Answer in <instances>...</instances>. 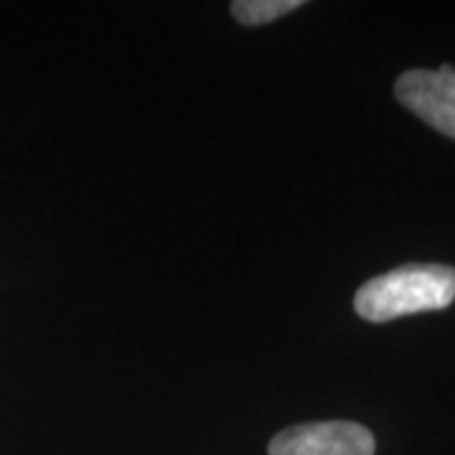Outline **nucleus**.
<instances>
[{
	"mask_svg": "<svg viewBox=\"0 0 455 455\" xmlns=\"http://www.w3.org/2000/svg\"><path fill=\"white\" fill-rule=\"evenodd\" d=\"M455 301V268L443 263H407L370 278L355 296L367 322H392L420 311L448 309Z\"/></svg>",
	"mask_w": 455,
	"mask_h": 455,
	"instance_id": "obj_1",
	"label": "nucleus"
},
{
	"mask_svg": "<svg viewBox=\"0 0 455 455\" xmlns=\"http://www.w3.org/2000/svg\"><path fill=\"white\" fill-rule=\"evenodd\" d=\"M395 97L433 130L455 140V68H410L395 82Z\"/></svg>",
	"mask_w": 455,
	"mask_h": 455,
	"instance_id": "obj_2",
	"label": "nucleus"
},
{
	"mask_svg": "<svg viewBox=\"0 0 455 455\" xmlns=\"http://www.w3.org/2000/svg\"><path fill=\"white\" fill-rule=\"evenodd\" d=\"M268 455H374V435L349 420L293 425L268 443Z\"/></svg>",
	"mask_w": 455,
	"mask_h": 455,
	"instance_id": "obj_3",
	"label": "nucleus"
},
{
	"mask_svg": "<svg viewBox=\"0 0 455 455\" xmlns=\"http://www.w3.org/2000/svg\"><path fill=\"white\" fill-rule=\"evenodd\" d=\"M301 5V0H235L230 11L243 26H263L281 16H289Z\"/></svg>",
	"mask_w": 455,
	"mask_h": 455,
	"instance_id": "obj_4",
	"label": "nucleus"
}]
</instances>
